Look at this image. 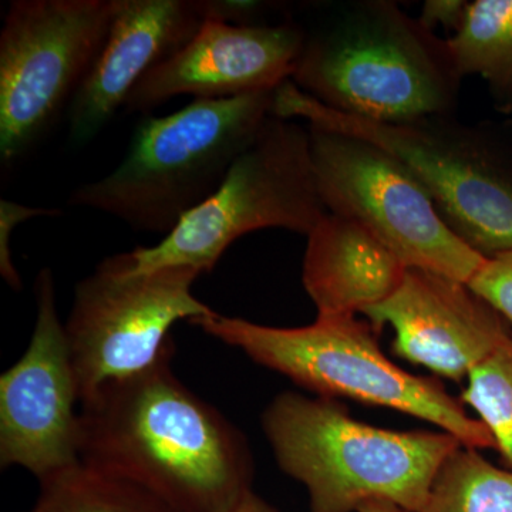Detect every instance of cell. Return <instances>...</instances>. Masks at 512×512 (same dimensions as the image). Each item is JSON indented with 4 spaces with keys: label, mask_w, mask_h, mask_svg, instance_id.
I'll list each match as a JSON object with an SVG mask.
<instances>
[{
    "label": "cell",
    "mask_w": 512,
    "mask_h": 512,
    "mask_svg": "<svg viewBox=\"0 0 512 512\" xmlns=\"http://www.w3.org/2000/svg\"><path fill=\"white\" fill-rule=\"evenodd\" d=\"M308 127L326 211L365 227L407 269L470 282L487 258L448 227L429 192L397 158L363 138Z\"/></svg>",
    "instance_id": "obj_9"
},
{
    "label": "cell",
    "mask_w": 512,
    "mask_h": 512,
    "mask_svg": "<svg viewBox=\"0 0 512 512\" xmlns=\"http://www.w3.org/2000/svg\"><path fill=\"white\" fill-rule=\"evenodd\" d=\"M419 512H512V470L460 446L444 461Z\"/></svg>",
    "instance_id": "obj_18"
},
{
    "label": "cell",
    "mask_w": 512,
    "mask_h": 512,
    "mask_svg": "<svg viewBox=\"0 0 512 512\" xmlns=\"http://www.w3.org/2000/svg\"><path fill=\"white\" fill-rule=\"evenodd\" d=\"M468 3L466 0H426L421 8V25L431 32L441 26L454 35L466 19Z\"/></svg>",
    "instance_id": "obj_23"
},
{
    "label": "cell",
    "mask_w": 512,
    "mask_h": 512,
    "mask_svg": "<svg viewBox=\"0 0 512 512\" xmlns=\"http://www.w3.org/2000/svg\"><path fill=\"white\" fill-rule=\"evenodd\" d=\"M467 285L507 322L512 335V251L485 259Z\"/></svg>",
    "instance_id": "obj_20"
},
{
    "label": "cell",
    "mask_w": 512,
    "mask_h": 512,
    "mask_svg": "<svg viewBox=\"0 0 512 512\" xmlns=\"http://www.w3.org/2000/svg\"><path fill=\"white\" fill-rule=\"evenodd\" d=\"M190 323L318 397L396 410L439 427L463 446L497 451L487 427L439 380L412 375L384 355L369 320L316 316L301 328H275L214 311Z\"/></svg>",
    "instance_id": "obj_5"
},
{
    "label": "cell",
    "mask_w": 512,
    "mask_h": 512,
    "mask_svg": "<svg viewBox=\"0 0 512 512\" xmlns=\"http://www.w3.org/2000/svg\"><path fill=\"white\" fill-rule=\"evenodd\" d=\"M120 0H15L0 32V163L28 156L79 92Z\"/></svg>",
    "instance_id": "obj_8"
},
{
    "label": "cell",
    "mask_w": 512,
    "mask_h": 512,
    "mask_svg": "<svg viewBox=\"0 0 512 512\" xmlns=\"http://www.w3.org/2000/svg\"><path fill=\"white\" fill-rule=\"evenodd\" d=\"M406 271L365 227L328 212L308 235L302 284L318 316H356L390 298Z\"/></svg>",
    "instance_id": "obj_15"
},
{
    "label": "cell",
    "mask_w": 512,
    "mask_h": 512,
    "mask_svg": "<svg viewBox=\"0 0 512 512\" xmlns=\"http://www.w3.org/2000/svg\"><path fill=\"white\" fill-rule=\"evenodd\" d=\"M204 22L200 0H120L103 50L67 110L72 143L92 141L141 79L180 52Z\"/></svg>",
    "instance_id": "obj_14"
},
{
    "label": "cell",
    "mask_w": 512,
    "mask_h": 512,
    "mask_svg": "<svg viewBox=\"0 0 512 512\" xmlns=\"http://www.w3.org/2000/svg\"><path fill=\"white\" fill-rule=\"evenodd\" d=\"M198 276L180 266L131 274L113 255L77 282L64 330L80 404L104 384L146 372L175 352V323L214 312L192 295Z\"/></svg>",
    "instance_id": "obj_10"
},
{
    "label": "cell",
    "mask_w": 512,
    "mask_h": 512,
    "mask_svg": "<svg viewBox=\"0 0 512 512\" xmlns=\"http://www.w3.org/2000/svg\"><path fill=\"white\" fill-rule=\"evenodd\" d=\"M460 400L477 413L512 470V336L471 370Z\"/></svg>",
    "instance_id": "obj_19"
},
{
    "label": "cell",
    "mask_w": 512,
    "mask_h": 512,
    "mask_svg": "<svg viewBox=\"0 0 512 512\" xmlns=\"http://www.w3.org/2000/svg\"><path fill=\"white\" fill-rule=\"evenodd\" d=\"M357 512H406L402 508L397 507L387 501H369V503L363 504Z\"/></svg>",
    "instance_id": "obj_25"
},
{
    "label": "cell",
    "mask_w": 512,
    "mask_h": 512,
    "mask_svg": "<svg viewBox=\"0 0 512 512\" xmlns=\"http://www.w3.org/2000/svg\"><path fill=\"white\" fill-rule=\"evenodd\" d=\"M62 212L57 208L28 207L5 198L0 200V275L13 291L20 292L23 288L22 276L13 262L12 249H10L13 231L32 218L56 217V215H62Z\"/></svg>",
    "instance_id": "obj_21"
},
{
    "label": "cell",
    "mask_w": 512,
    "mask_h": 512,
    "mask_svg": "<svg viewBox=\"0 0 512 512\" xmlns=\"http://www.w3.org/2000/svg\"><path fill=\"white\" fill-rule=\"evenodd\" d=\"M101 386L80 404V460L156 495L174 512H231L254 491L245 434L171 369Z\"/></svg>",
    "instance_id": "obj_1"
},
{
    "label": "cell",
    "mask_w": 512,
    "mask_h": 512,
    "mask_svg": "<svg viewBox=\"0 0 512 512\" xmlns=\"http://www.w3.org/2000/svg\"><path fill=\"white\" fill-rule=\"evenodd\" d=\"M35 293L28 349L0 376V467L39 481L80 461V397L52 269L39 272Z\"/></svg>",
    "instance_id": "obj_11"
},
{
    "label": "cell",
    "mask_w": 512,
    "mask_h": 512,
    "mask_svg": "<svg viewBox=\"0 0 512 512\" xmlns=\"http://www.w3.org/2000/svg\"><path fill=\"white\" fill-rule=\"evenodd\" d=\"M272 114L349 134L384 148L420 181L441 218L478 254L512 251V165L484 131L451 116L380 123L323 106L291 80Z\"/></svg>",
    "instance_id": "obj_6"
},
{
    "label": "cell",
    "mask_w": 512,
    "mask_h": 512,
    "mask_svg": "<svg viewBox=\"0 0 512 512\" xmlns=\"http://www.w3.org/2000/svg\"><path fill=\"white\" fill-rule=\"evenodd\" d=\"M306 30L291 79L323 106L349 116L406 123L451 116L460 96L446 39L390 0H349Z\"/></svg>",
    "instance_id": "obj_2"
},
{
    "label": "cell",
    "mask_w": 512,
    "mask_h": 512,
    "mask_svg": "<svg viewBox=\"0 0 512 512\" xmlns=\"http://www.w3.org/2000/svg\"><path fill=\"white\" fill-rule=\"evenodd\" d=\"M262 430L279 468L305 485L311 512H357L369 501L419 512L444 461L463 446L446 431L382 429L338 400L296 392L274 397Z\"/></svg>",
    "instance_id": "obj_3"
},
{
    "label": "cell",
    "mask_w": 512,
    "mask_h": 512,
    "mask_svg": "<svg viewBox=\"0 0 512 512\" xmlns=\"http://www.w3.org/2000/svg\"><path fill=\"white\" fill-rule=\"evenodd\" d=\"M275 92L194 99L138 124L109 175L80 185L67 204L104 212L138 231L170 234L218 190L272 116Z\"/></svg>",
    "instance_id": "obj_4"
},
{
    "label": "cell",
    "mask_w": 512,
    "mask_h": 512,
    "mask_svg": "<svg viewBox=\"0 0 512 512\" xmlns=\"http://www.w3.org/2000/svg\"><path fill=\"white\" fill-rule=\"evenodd\" d=\"M305 42L306 29L293 22L205 20L180 52L141 79L124 109L148 113L178 96L220 100L275 92L292 79Z\"/></svg>",
    "instance_id": "obj_12"
},
{
    "label": "cell",
    "mask_w": 512,
    "mask_h": 512,
    "mask_svg": "<svg viewBox=\"0 0 512 512\" xmlns=\"http://www.w3.org/2000/svg\"><path fill=\"white\" fill-rule=\"evenodd\" d=\"M205 20L232 25H268L264 18L269 12L281 9L279 3L261 0H200Z\"/></svg>",
    "instance_id": "obj_22"
},
{
    "label": "cell",
    "mask_w": 512,
    "mask_h": 512,
    "mask_svg": "<svg viewBox=\"0 0 512 512\" xmlns=\"http://www.w3.org/2000/svg\"><path fill=\"white\" fill-rule=\"evenodd\" d=\"M39 488L25 512H174L144 488L82 460L42 478Z\"/></svg>",
    "instance_id": "obj_17"
},
{
    "label": "cell",
    "mask_w": 512,
    "mask_h": 512,
    "mask_svg": "<svg viewBox=\"0 0 512 512\" xmlns=\"http://www.w3.org/2000/svg\"><path fill=\"white\" fill-rule=\"evenodd\" d=\"M326 214L309 127L272 114L207 201L154 247H138L119 259L131 274L170 266L210 274L244 235L281 228L308 237Z\"/></svg>",
    "instance_id": "obj_7"
},
{
    "label": "cell",
    "mask_w": 512,
    "mask_h": 512,
    "mask_svg": "<svg viewBox=\"0 0 512 512\" xmlns=\"http://www.w3.org/2000/svg\"><path fill=\"white\" fill-rule=\"evenodd\" d=\"M231 512H281L264 498L259 497L255 491L249 493Z\"/></svg>",
    "instance_id": "obj_24"
},
{
    "label": "cell",
    "mask_w": 512,
    "mask_h": 512,
    "mask_svg": "<svg viewBox=\"0 0 512 512\" xmlns=\"http://www.w3.org/2000/svg\"><path fill=\"white\" fill-rule=\"evenodd\" d=\"M461 77L480 76L500 109H512V0H474L446 39Z\"/></svg>",
    "instance_id": "obj_16"
},
{
    "label": "cell",
    "mask_w": 512,
    "mask_h": 512,
    "mask_svg": "<svg viewBox=\"0 0 512 512\" xmlns=\"http://www.w3.org/2000/svg\"><path fill=\"white\" fill-rule=\"evenodd\" d=\"M362 315L379 333L393 329L397 356L456 383L467 382L471 370L512 336L467 284L421 269H407L397 291Z\"/></svg>",
    "instance_id": "obj_13"
}]
</instances>
